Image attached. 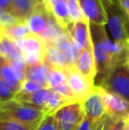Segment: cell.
I'll return each instance as SVG.
<instances>
[{
  "label": "cell",
  "instance_id": "cell-2",
  "mask_svg": "<svg viewBox=\"0 0 129 130\" xmlns=\"http://www.w3.org/2000/svg\"><path fill=\"white\" fill-rule=\"evenodd\" d=\"M48 111L44 108L12 100L0 104V118L12 120L36 130Z\"/></svg>",
  "mask_w": 129,
  "mask_h": 130
},
{
  "label": "cell",
  "instance_id": "cell-10",
  "mask_svg": "<svg viewBox=\"0 0 129 130\" xmlns=\"http://www.w3.org/2000/svg\"><path fill=\"white\" fill-rule=\"evenodd\" d=\"M65 31L79 51L92 47L89 22L87 20L72 21L65 28Z\"/></svg>",
  "mask_w": 129,
  "mask_h": 130
},
{
  "label": "cell",
  "instance_id": "cell-24",
  "mask_svg": "<svg viewBox=\"0 0 129 130\" xmlns=\"http://www.w3.org/2000/svg\"><path fill=\"white\" fill-rule=\"evenodd\" d=\"M14 90L3 80L0 79V104L12 101L15 98Z\"/></svg>",
  "mask_w": 129,
  "mask_h": 130
},
{
  "label": "cell",
  "instance_id": "cell-25",
  "mask_svg": "<svg viewBox=\"0 0 129 130\" xmlns=\"http://www.w3.org/2000/svg\"><path fill=\"white\" fill-rule=\"evenodd\" d=\"M0 130H34L31 127L12 120L0 118Z\"/></svg>",
  "mask_w": 129,
  "mask_h": 130
},
{
  "label": "cell",
  "instance_id": "cell-6",
  "mask_svg": "<svg viewBox=\"0 0 129 130\" xmlns=\"http://www.w3.org/2000/svg\"><path fill=\"white\" fill-rule=\"evenodd\" d=\"M21 49L27 64L45 62L47 53V43L43 38L34 34L16 42Z\"/></svg>",
  "mask_w": 129,
  "mask_h": 130
},
{
  "label": "cell",
  "instance_id": "cell-16",
  "mask_svg": "<svg viewBox=\"0 0 129 130\" xmlns=\"http://www.w3.org/2000/svg\"><path fill=\"white\" fill-rule=\"evenodd\" d=\"M50 95H51V89L50 88H43L33 93H23L19 91L15 95L14 100L45 109L50 100Z\"/></svg>",
  "mask_w": 129,
  "mask_h": 130
},
{
  "label": "cell",
  "instance_id": "cell-31",
  "mask_svg": "<svg viewBox=\"0 0 129 130\" xmlns=\"http://www.w3.org/2000/svg\"><path fill=\"white\" fill-rule=\"evenodd\" d=\"M12 0H0V9L9 12V9L12 5Z\"/></svg>",
  "mask_w": 129,
  "mask_h": 130
},
{
  "label": "cell",
  "instance_id": "cell-1",
  "mask_svg": "<svg viewBox=\"0 0 129 130\" xmlns=\"http://www.w3.org/2000/svg\"><path fill=\"white\" fill-rule=\"evenodd\" d=\"M94 57L97 65L95 85L101 86L110 69L116 65L126 63L128 43L110 41L105 26L89 23Z\"/></svg>",
  "mask_w": 129,
  "mask_h": 130
},
{
  "label": "cell",
  "instance_id": "cell-9",
  "mask_svg": "<svg viewBox=\"0 0 129 130\" xmlns=\"http://www.w3.org/2000/svg\"><path fill=\"white\" fill-rule=\"evenodd\" d=\"M54 19L47 9L45 3L39 4L34 12L27 21V24L32 34L44 38Z\"/></svg>",
  "mask_w": 129,
  "mask_h": 130
},
{
  "label": "cell",
  "instance_id": "cell-17",
  "mask_svg": "<svg viewBox=\"0 0 129 130\" xmlns=\"http://www.w3.org/2000/svg\"><path fill=\"white\" fill-rule=\"evenodd\" d=\"M49 66L46 62H39L34 64H27L25 71L26 80H31L43 88H49L47 76Z\"/></svg>",
  "mask_w": 129,
  "mask_h": 130
},
{
  "label": "cell",
  "instance_id": "cell-14",
  "mask_svg": "<svg viewBox=\"0 0 129 130\" xmlns=\"http://www.w3.org/2000/svg\"><path fill=\"white\" fill-rule=\"evenodd\" d=\"M0 57L6 58L11 63H26L23 54L16 42L11 39L0 26ZM27 64V63H26Z\"/></svg>",
  "mask_w": 129,
  "mask_h": 130
},
{
  "label": "cell",
  "instance_id": "cell-15",
  "mask_svg": "<svg viewBox=\"0 0 129 130\" xmlns=\"http://www.w3.org/2000/svg\"><path fill=\"white\" fill-rule=\"evenodd\" d=\"M44 3L58 25L65 30L67 26L72 21L69 13L66 0H45Z\"/></svg>",
  "mask_w": 129,
  "mask_h": 130
},
{
  "label": "cell",
  "instance_id": "cell-26",
  "mask_svg": "<svg viewBox=\"0 0 129 130\" xmlns=\"http://www.w3.org/2000/svg\"><path fill=\"white\" fill-rule=\"evenodd\" d=\"M36 130H59L58 124L53 113L47 114L40 123Z\"/></svg>",
  "mask_w": 129,
  "mask_h": 130
},
{
  "label": "cell",
  "instance_id": "cell-19",
  "mask_svg": "<svg viewBox=\"0 0 129 130\" xmlns=\"http://www.w3.org/2000/svg\"><path fill=\"white\" fill-rule=\"evenodd\" d=\"M0 79L6 82L16 94L21 89L22 82L17 76L10 61L3 57H0Z\"/></svg>",
  "mask_w": 129,
  "mask_h": 130
},
{
  "label": "cell",
  "instance_id": "cell-21",
  "mask_svg": "<svg viewBox=\"0 0 129 130\" xmlns=\"http://www.w3.org/2000/svg\"><path fill=\"white\" fill-rule=\"evenodd\" d=\"M47 80H48V85L50 89H54L59 86L67 84L66 72L62 68L49 66Z\"/></svg>",
  "mask_w": 129,
  "mask_h": 130
},
{
  "label": "cell",
  "instance_id": "cell-13",
  "mask_svg": "<svg viewBox=\"0 0 129 130\" xmlns=\"http://www.w3.org/2000/svg\"><path fill=\"white\" fill-rule=\"evenodd\" d=\"M74 67L83 75L95 82L97 76V65L94 57L93 47L79 51Z\"/></svg>",
  "mask_w": 129,
  "mask_h": 130
},
{
  "label": "cell",
  "instance_id": "cell-34",
  "mask_svg": "<svg viewBox=\"0 0 129 130\" xmlns=\"http://www.w3.org/2000/svg\"><path fill=\"white\" fill-rule=\"evenodd\" d=\"M125 130H129V119L125 120Z\"/></svg>",
  "mask_w": 129,
  "mask_h": 130
},
{
  "label": "cell",
  "instance_id": "cell-20",
  "mask_svg": "<svg viewBox=\"0 0 129 130\" xmlns=\"http://www.w3.org/2000/svg\"><path fill=\"white\" fill-rule=\"evenodd\" d=\"M5 33L14 42H17L22 38L28 36V35L32 34L29 27L26 22L18 21L15 24L6 27H2Z\"/></svg>",
  "mask_w": 129,
  "mask_h": 130
},
{
  "label": "cell",
  "instance_id": "cell-5",
  "mask_svg": "<svg viewBox=\"0 0 129 130\" xmlns=\"http://www.w3.org/2000/svg\"><path fill=\"white\" fill-rule=\"evenodd\" d=\"M59 130H76L85 119L82 103L73 101L53 113Z\"/></svg>",
  "mask_w": 129,
  "mask_h": 130
},
{
  "label": "cell",
  "instance_id": "cell-18",
  "mask_svg": "<svg viewBox=\"0 0 129 130\" xmlns=\"http://www.w3.org/2000/svg\"><path fill=\"white\" fill-rule=\"evenodd\" d=\"M39 4L35 0H12L9 12L18 21L26 22Z\"/></svg>",
  "mask_w": 129,
  "mask_h": 130
},
{
  "label": "cell",
  "instance_id": "cell-32",
  "mask_svg": "<svg viewBox=\"0 0 129 130\" xmlns=\"http://www.w3.org/2000/svg\"><path fill=\"white\" fill-rule=\"evenodd\" d=\"M119 3H120L123 11L125 12L129 20V0H119Z\"/></svg>",
  "mask_w": 129,
  "mask_h": 130
},
{
  "label": "cell",
  "instance_id": "cell-30",
  "mask_svg": "<svg viewBox=\"0 0 129 130\" xmlns=\"http://www.w3.org/2000/svg\"><path fill=\"white\" fill-rule=\"evenodd\" d=\"M94 125H95V124H94L91 120L85 118L84 120L82 121V123L80 125V127L76 130H93Z\"/></svg>",
  "mask_w": 129,
  "mask_h": 130
},
{
  "label": "cell",
  "instance_id": "cell-12",
  "mask_svg": "<svg viewBox=\"0 0 129 130\" xmlns=\"http://www.w3.org/2000/svg\"><path fill=\"white\" fill-rule=\"evenodd\" d=\"M81 12L89 23L106 26L104 10L100 0H79Z\"/></svg>",
  "mask_w": 129,
  "mask_h": 130
},
{
  "label": "cell",
  "instance_id": "cell-27",
  "mask_svg": "<svg viewBox=\"0 0 129 130\" xmlns=\"http://www.w3.org/2000/svg\"><path fill=\"white\" fill-rule=\"evenodd\" d=\"M18 21L10 13L5 10L0 9V26L2 27H6L15 24Z\"/></svg>",
  "mask_w": 129,
  "mask_h": 130
},
{
  "label": "cell",
  "instance_id": "cell-3",
  "mask_svg": "<svg viewBox=\"0 0 129 130\" xmlns=\"http://www.w3.org/2000/svg\"><path fill=\"white\" fill-rule=\"evenodd\" d=\"M106 16L109 31L114 43H129V20L119 0H100Z\"/></svg>",
  "mask_w": 129,
  "mask_h": 130
},
{
  "label": "cell",
  "instance_id": "cell-23",
  "mask_svg": "<svg viewBox=\"0 0 129 130\" xmlns=\"http://www.w3.org/2000/svg\"><path fill=\"white\" fill-rule=\"evenodd\" d=\"M66 4L71 19H72V21L86 20L84 15H83L82 12H81L79 0H66Z\"/></svg>",
  "mask_w": 129,
  "mask_h": 130
},
{
  "label": "cell",
  "instance_id": "cell-22",
  "mask_svg": "<svg viewBox=\"0 0 129 130\" xmlns=\"http://www.w3.org/2000/svg\"><path fill=\"white\" fill-rule=\"evenodd\" d=\"M71 102L73 101L67 99L65 96H61L60 94H59V93L56 92L55 90H53L51 89V95H50V100H49L45 109L48 111V113H54L56 111H58L61 107H63L65 104L71 103Z\"/></svg>",
  "mask_w": 129,
  "mask_h": 130
},
{
  "label": "cell",
  "instance_id": "cell-4",
  "mask_svg": "<svg viewBox=\"0 0 129 130\" xmlns=\"http://www.w3.org/2000/svg\"><path fill=\"white\" fill-rule=\"evenodd\" d=\"M100 87L118 95L129 103V70L126 63L112 67Z\"/></svg>",
  "mask_w": 129,
  "mask_h": 130
},
{
  "label": "cell",
  "instance_id": "cell-33",
  "mask_svg": "<svg viewBox=\"0 0 129 130\" xmlns=\"http://www.w3.org/2000/svg\"><path fill=\"white\" fill-rule=\"evenodd\" d=\"M126 66L129 70V43L127 46V52H126Z\"/></svg>",
  "mask_w": 129,
  "mask_h": 130
},
{
  "label": "cell",
  "instance_id": "cell-7",
  "mask_svg": "<svg viewBox=\"0 0 129 130\" xmlns=\"http://www.w3.org/2000/svg\"><path fill=\"white\" fill-rule=\"evenodd\" d=\"M67 76V84L71 88L76 101L83 102L86 100L95 89V82L80 73L74 66L65 70Z\"/></svg>",
  "mask_w": 129,
  "mask_h": 130
},
{
  "label": "cell",
  "instance_id": "cell-28",
  "mask_svg": "<svg viewBox=\"0 0 129 130\" xmlns=\"http://www.w3.org/2000/svg\"><path fill=\"white\" fill-rule=\"evenodd\" d=\"M53 90H55L56 92H58L59 94H60L61 96H65V98L71 100V101H76L75 98H74V95L72 93L71 88L69 87L68 84H64V85L59 86V87H56L54 89H52Z\"/></svg>",
  "mask_w": 129,
  "mask_h": 130
},
{
  "label": "cell",
  "instance_id": "cell-8",
  "mask_svg": "<svg viewBox=\"0 0 129 130\" xmlns=\"http://www.w3.org/2000/svg\"><path fill=\"white\" fill-rule=\"evenodd\" d=\"M97 87L102 96L106 114L114 119H126L129 112L128 102L100 86Z\"/></svg>",
  "mask_w": 129,
  "mask_h": 130
},
{
  "label": "cell",
  "instance_id": "cell-11",
  "mask_svg": "<svg viewBox=\"0 0 129 130\" xmlns=\"http://www.w3.org/2000/svg\"><path fill=\"white\" fill-rule=\"evenodd\" d=\"M81 103L84 110L85 118L91 120L94 124L97 123L106 114L102 96L97 86L95 87L92 94Z\"/></svg>",
  "mask_w": 129,
  "mask_h": 130
},
{
  "label": "cell",
  "instance_id": "cell-35",
  "mask_svg": "<svg viewBox=\"0 0 129 130\" xmlns=\"http://www.w3.org/2000/svg\"><path fill=\"white\" fill-rule=\"evenodd\" d=\"M35 1L37 2L38 4H43V3H44L45 0H35Z\"/></svg>",
  "mask_w": 129,
  "mask_h": 130
},
{
  "label": "cell",
  "instance_id": "cell-29",
  "mask_svg": "<svg viewBox=\"0 0 129 130\" xmlns=\"http://www.w3.org/2000/svg\"><path fill=\"white\" fill-rule=\"evenodd\" d=\"M41 89H43V88L42 86L38 85L35 82L28 80H25V82H23L22 86H21V89L20 91H21L23 93H33Z\"/></svg>",
  "mask_w": 129,
  "mask_h": 130
}]
</instances>
